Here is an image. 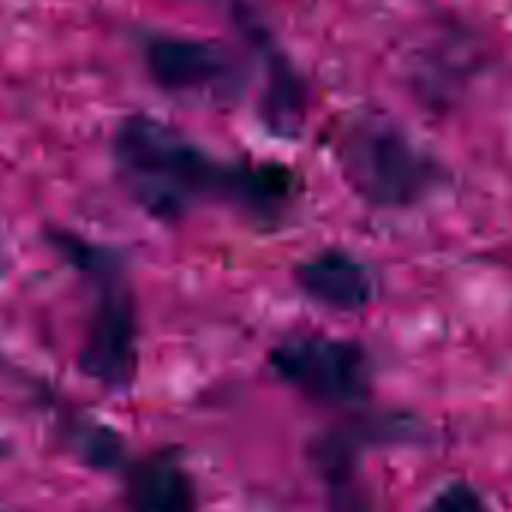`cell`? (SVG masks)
Wrapping results in <instances>:
<instances>
[{
	"instance_id": "6da1fadb",
	"label": "cell",
	"mask_w": 512,
	"mask_h": 512,
	"mask_svg": "<svg viewBox=\"0 0 512 512\" xmlns=\"http://www.w3.org/2000/svg\"><path fill=\"white\" fill-rule=\"evenodd\" d=\"M117 180L156 219H180L201 198H225L252 216H276L294 198V174L279 162H222L177 129L129 114L111 141Z\"/></svg>"
},
{
	"instance_id": "7a4b0ae2",
	"label": "cell",
	"mask_w": 512,
	"mask_h": 512,
	"mask_svg": "<svg viewBox=\"0 0 512 512\" xmlns=\"http://www.w3.org/2000/svg\"><path fill=\"white\" fill-rule=\"evenodd\" d=\"M45 237L51 249L93 288L78 369L105 390H129L138 372V309L120 252L60 228H48Z\"/></svg>"
},
{
	"instance_id": "3957f363",
	"label": "cell",
	"mask_w": 512,
	"mask_h": 512,
	"mask_svg": "<svg viewBox=\"0 0 512 512\" xmlns=\"http://www.w3.org/2000/svg\"><path fill=\"white\" fill-rule=\"evenodd\" d=\"M342 171L375 207H411L441 183V168L396 126L366 120L342 138Z\"/></svg>"
},
{
	"instance_id": "277c9868",
	"label": "cell",
	"mask_w": 512,
	"mask_h": 512,
	"mask_svg": "<svg viewBox=\"0 0 512 512\" xmlns=\"http://www.w3.org/2000/svg\"><path fill=\"white\" fill-rule=\"evenodd\" d=\"M270 369L282 384L318 405H357L372 390L369 351L354 339L297 333L273 345Z\"/></svg>"
},
{
	"instance_id": "5b68a950",
	"label": "cell",
	"mask_w": 512,
	"mask_h": 512,
	"mask_svg": "<svg viewBox=\"0 0 512 512\" xmlns=\"http://www.w3.org/2000/svg\"><path fill=\"white\" fill-rule=\"evenodd\" d=\"M144 66L168 93H231L237 66L231 54L207 39L156 33L144 39Z\"/></svg>"
},
{
	"instance_id": "8992f818",
	"label": "cell",
	"mask_w": 512,
	"mask_h": 512,
	"mask_svg": "<svg viewBox=\"0 0 512 512\" xmlns=\"http://www.w3.org/2000/svg\"><path fill=\"white\" fill-rule=\"evenodd\" d=\"M123 504L129 512H195L198 492L177 450H156L123 468Z\"/></svg>"
},
{
	"instance_id": "52a82bcc",
	"label": "cell",
	"mask_w": 512,
	"mask_h": 512,
	"mask_svg": "<svg viewBox=\"0 0 512 512\" xmlns=\"http://www.w3.org/2000/svg\"><path fill=\"white\" fill-rule=\"evenodd\" d=\"M297 285L315 303L336 312H360L375 300L372 270L345 249H324L294 270Z\"/></svg>"
},
{
	"instance_id": "ba28073f",
	"label": "cell",
	"mask_w": 512,
	"mask_h": 512,
	"mask_svg": "<svg viewBox=\"0 0 512 512\" xmlns=\"http://www.w3.org/2000/svg\"><path fill=\"white\" fill-rule=\"evenodd\" d=\"M261 111L276 132H294L303 120V81L276 51L267 54V87Z\"/></svg>"
},
{
	"instance_id": "9c48e42d",
	"label": "cell",
	"mask_w": 512,
	"mask_h": 512,
	"mask_svg": "<svg viewBox=\"0 0 512 512\" xmlns=\"http://www.w3.org/2000/svg\"><path fill=\"white\" fill-rule=\"evenodd\" d=\"M63 438L72 447V453L96 468V471H123L126 468V447L120 441V435H114L111 429H105L96 420H84V417H63Z\"/></svg>"
},
{
	"instance_id": "30bf717a",
	"label": "cell",
	"mask_w": 512,
	"mask_h": 512,
	"mask_svg": "<svg viewBox=\"0 0 512 512\" xmlns=\"http://www.w3.org/2000/svg\"><path fill=\"white\" fill-rule=\"evenodd\" d=\"M429 512H492V507L483 501V495L468 486V483H450L447 489H441L432 504Z\"/></svg>"
},
{
	"instance_id": "8fae6325",
	"label": "cell",
	"mask_w": 512,
	"mask_h": 512,
	"mask_svg": "<svg viewBox=\"0 0 512 512\" xmlns=\"http://www.w3.org/2000/svg\"><path fill=\"white\" fill-rule=\"evenodd\" d=\"M0 456H6V447H3V441H0Z\"/></svg>"
},
{
	"instance_id": "7c38bea8",
	"label": "cell",
	"mask_w": 512,
	"mask_h": 512,
	"mask_svg": "<svg viewBox=\"0 0 512 512\" xmlns=\"http://www.w3.org/2000/svg\"><path fill=\"white\" fill-rule=\"evenodd\" d=\"M0 512H6V510H0Z\"/></svg>"
}]
</instances>
